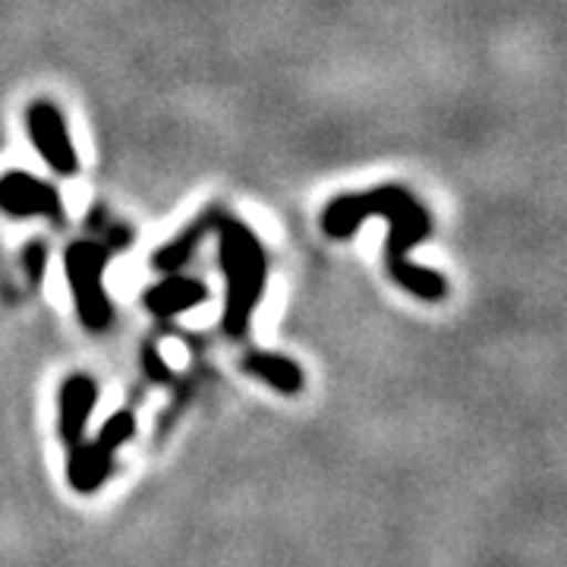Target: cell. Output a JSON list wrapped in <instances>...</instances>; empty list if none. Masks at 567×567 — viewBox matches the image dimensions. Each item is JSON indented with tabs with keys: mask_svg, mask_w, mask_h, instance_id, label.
Listing matches in <instances>:
<instances>
[{
	"mask_svg": "<svg viewBox=\"0 0 567 567\" xmlns=\"http://www.w3.org/2000/svg\"><path fill=\"white\" fill-rule=\"evenodd\" d=\"M369 215H379V218H385L391 224L388 268H391L394 281L406 287L420 300H442L447 293L445 278L429 271V268H416V265L406 262V249L423 244L429 230H432V221H429L423 205L401 186H379V189L360 193V196H338L334 203L324 208V234L334 237V240H344Z\"/></svg>",
	"mask_w": 567,
	"mask_h": 567,
	"instance_id": "6da1fadb",
	"label": "cell"
},
{
	"mask_svg": "<svg viewBox=\"0 0 567 567\" xmlns=\"http://www.w3.org/2000/svg\"><path fill=\"white\" fill-rule=\"evenodd\" d=\"M218 237H221V265L227 278V306H224V331L230 338H244L249 328V316L262 300L268 265L265 249L256 234L237 218L218 215Z\"/></svg>",
	"mask_w": 567,
	"mask_h": 567,
	"instance_id": "7a4b0ae2",
	"label": "cell"
},
{
	"mask_svg": "<svg viewBox=\"0 0 567 567\" xmlns=\"http://www.w3.org/2000/svg\"><path fill=\"white\" fill-rule=\"evenodd\" d=\"M66 278L73 287V300L80 309V319L92 331H104L111 324V300L104 297V268H107V246L95 240H76L63 256Z\"/></svg>",
	"mask_w": 567,
	"mask_h": 567,
	"instance_id": "3957f363",
	"label": "cell"
},
{
	"mask_svg": "<svg viewBox=\"0 0 567 567\" xmlns=\"http://www.w3.org/2000/svg\"><path fill=\"white\" fill-rule=\"evenodd\" d=\"M0 212H7L10 218H51L61 221L63 203L61 193L51 183L39 181L25 171H10L0 177Z\"/></svg>",
	"mask_w": 567,
	"mask_h": 567,
	"instance_id": "277c9868",
	"label": "cell"
},
{
	"mask_svg": "<svg viewBox=\"0 0 567 567\" xmlns=\"http://www.w3.org/2000/svg\"><path fill=\"white\" fill-rule=\"evenodd\" d=\"M29 136L41 152V158L58 174H76V148L70 142L66 123L54 104L35 102L29 107Z\"/></svg>",
	"mask_w": 567,
	"mask_h": 567,
	"instance_id": "5b68a950",
	"label": "cell"
},
{
	"mask_svg": "<svg viewBox=\"0 0 567 567\" xmlns=\"http://www.w3.org/2000/svg\"><path fill=\"white\" fill-rule=\"evenodd\" d=\"M99 401V385L89 375H73L61 385V398H58V429L66 447L82 442L85 425H89V413L95 410Z\"/></svg>",
	"mask_w": 567,
	"mask_h": 567,
	"instance_id": "8992f818",
	"label": "cell"
},
{
	"mask_svg": "<svg viewBox=\"0 0 567 567\" xmlns=\"http://www.w3.org/2000/svg\"><path fill=\"white\" fill-rule=\"evenodd\" d=\"M111 466H114V454L111 451H104L99 442L89 445L82 439V442L70 447V470H66L70 486L82 492V495H92L111 476Z\"/></svg>",
	"mask_w": 567,
	"mask_h": 567,
	"instance_id": "52a82bcc",
	"label": "cell"
},
{
	"mask_svg": "<svg viewBox=\"0 0 567 567\" xmlns=\"http://www.w3.org/2000/svg\"><path fill=\"white\" fill-rule=\"evenodd\" d=\"M208 300V287L203 281H189V278H164L145 293V306L155 316H177L186 309H196Z\"/></svg>",
	"mask_w": 567,
	"mask_h": 567,
	"instance_id": "ba28073f",
	"label": "cell"
},
{
	"mask_svg": "<svg viewBox=\"0 0 567 567\" xmlns=\"http://www.w3.org/2000/svg\"><path fill=\"white\" fill-rule=\"evenodd\" d=\"M244 369L281 394H300L303 391V369L287 357H278V353H262V350L249 353L244 360Z\"/></svg>",
	"mask_w": 567,
	"mask_h": 567,
	"instance_id": "9c48e42d",
	"label": "cell"
},
{
	"mask_svg": "<svg viewBox=\"0 0 567 567\" xmlns=\"http://www.w3.org/2000/svg\"><path fill=\"white\" fill-rule=\"evenodd\" d=\"M215 221H218V215H208V218L196 221L193 227H186L174 244H167L164 249L155 252V268H158V271H177L181 265L189 262V256L199 249V244L205 240V234L215 227Z\"/></svg>",
	"mask_w": 567,
	"mask_h": 567,
	"instance_id": "30bf717a",
	"label": "cell"
},
{
	"mask_svg": "<svg viewBox=\"0 0 567 567\" xmlns=\"http://www.w3.org/2000/svg\"><path fill=\"white\" fill-rule=\"evenodd\" d=\"M133 432H136V420H133V413L130 410H121V413H114L107 423L102 425V432H99V445L104 447V451H117V447L123 445V442H130L133 439Z\"/></svg>",
	"mask_w": 567,
	"mask_h": 567,
	"instance_id": "8fae6325",
	"label": "cell"
},
{
	"mask_svg": "<svg viewBox=\"0 0 567 567\" xmlns=\"http://www.w3.org/2000/svg\"><path fill=\"white\" fill-rule=\"evenodd\" d=\"M142 363H145L148 379H155V382H167V363H164V357L155 350V347H145V350H142Z\"/></svg>",
	"mask_w": 567,
	"mask_h": 567,
	"instance_id": "7c38bea8",
	"label": "cell"
},
{
	"mask_svg": "<svg viewBox=\"0 0 567 567\" xmlns=\"http://www.w3.org/2000/svg\"><path fill=\"white\" fill-rule=\"evenodd\" d=\"M44 259H48V252L41 244H32L25 249V268H29L32 284H41V278H44Z\"/></svg>",
	"mask_w": 567,
	"mask_h": 567,
	"instance_id": "4fadbf2b",
	"label": "cell"
}]
</instances>
